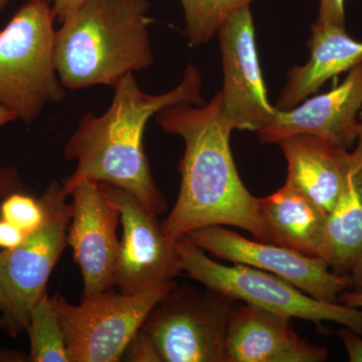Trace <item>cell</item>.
<instances>
[{"instance_id":"cell-1","label":"cell","mask_w":362,"mask_h":362,"mask_svg":"<svg viewBox=\"0 0 362 362\" xmlns=\"http://www.w3.org/2000/svg\"><path fill=\"white\" fill-rule=\"evenodd\" d=\"M156 123L185 142L180 194L162 230L177 240L209 226H230L268 242L258 214V197L245 187L230 149L233 131L221 112L220 92L209 103H178L162 109Z\"/></svg>"},{"instance_id":"cell-2","label":"cell","mask_w":362,"mask_h":362,"mask_svg":"<svg viewBox=\"0 0 362 362\" xmlns=\"http://www.w3.org/2000/svg\"><path fill=\"white\" fill-rule=\"evenodd\" d=\"M113 88L109 108L101 115L86 113L66 141L64 157L77 166L62 183L68 194L83 181L122 188L158 216L165 213L168 204L154 182L145 153V130L150 119L165 107L206 103L201 73L188 66L180 84L160 95L143 92L134 74H128Z\"/></svg>"},{"instance_id":"cell-3","label":"cell","mask_w":362,"mask_h":362,"mask_svg":"<svg viewBox=\"0 0 362 362\" xmlns=\"http://www.w3.org/2000/svg\"><path fill=\"white\" fill-rule=\"evenodd\" d=\"M147 0H84L56 30L54 62L62 84L114 87L154 58Z\"/></svg>"},{"instance_id":"cell-4","label":"cell","mask_w":362,"mask_h":362,"mask_svg":"<svg viewBox=\"0 0 362 362\" xmlns=\"http://www.w3.org/2000/svg\"><path fill=\"white\" fill-rule=\"evenodd\" d=\"M56 21L51 4L26 0L0 32V105L26 125L66 97L54 62Z\"/></svg>"},{"instance_id":"cell-5","label":"cell","mask_w":362,"mask_h":362,"mask_svg":"<svg viewBox=\"0 0 362 362\" xmlns=\"http://www.w3.org/2000/svg\"><path fill=\"white\" fill-rule=\"evenodd\" d=\"M182 272L209 291L230 300L320 325L341 324L362 335V309L337 302L321 301L296 286L268 272L233 264L223 265L209 258L187 237L176 240Z\"/></svg>"},{"instance_id":"cell-6","label":"cell","mask_w":362,"mask_h":362,"mask_svg":"<svg viewBox=\"0 0 362 362\" xmlns=\"http://www.w3.org/2000/svg\"><path fill=\"white\" fill-rule=\"evenodd\" d=\"M62 181H52L40 197L44 207L42 225L28 233L20 246L0 251V279L6 298L0 329L11 337L25 332L30 313L47 294L52 269L68 244L73 206Z\"/></svg>"},{"instance_id":"cell-7","label":"cell","mask_w":362,"mask_h":362,"mask_svg":"<svg viewBox=\"0 0 362 362\" xmlns=\"http://www.w3.org/2000/svg\"><path fill=\"white\" fill-rule=\"evenodd\" d=\"M175 281L142 294L114 291L69 303L59 294L52 297L58 312L71 362H117L156 305L175 287Z\"/></svg>"},{"instance_id":"cell-8","label":"cell","mask_w":362,"mask_h":362,"mask_svg":"<svg viewBox=\"0 0 362 362\" xmlns=\"http://www.w3.org/2000/svg\"><path fill=\"white\" fill-rule=\"evenodd\" d=\"M233 309V302L209 290L175 285L152 309L142 328L162 362H226Z\"/></svg>"},{"instance_id":"cell-9","label":"cell","mask_w":362,"mask_h":362,"mask_svg":"<svg viewBox=\"0 0 362 362\" xmlns=\"http://www.w3.org/2000/svg\"><path fill=\"white\" fill-rule=\"evenodd\" d=\"M185 237L216 258L274 274L321 301L335 303L351 288L350 276L334 273L325 259L274 243L249 240L223 226L197 228Z\"/></svg>"},{"instance_id":"cell-10","label":"cell","mask_w":362,"mask_h":362,"mask_svg":"<svg viewBox=\"0 0 362 362\" xmlns=\"http://www.w3.org/2000/svg\"><path fill=\"white\" fill-rule=\"evenodd\" d=\"M104 185L120 211L123 230L114 285L125 294L137 295L173 282L182 272L176 240L165 235L157 216L137 197Z\"/></svg>"},{"instance_id":"cell-11","label":"cell","mask_w":362,"mask_h":362,"mask_svg":"<svg viewBox=\"0 0 362 362\" xmlns=\"http://www.w3.org/2000/svg\"><path fill=\"white\" fill-rule=\"evenodd\" d=\"M218 35L223 69V115L233 130L259 132L271 123L277 109L267 94L250 7L233 14Z\"/></svg>"},{"instance_id":"cell-12","label":"cell","mask_w":362,"mask_h":362,"mask_svg":"<svg viewBox=\"0 0 362 362\" xmlns=\"http://www.w3.org/2000/svg\"><path fill=\"white\" fill-rule=\"evenodd\" d=\"M73 214L68 244L82 272V298L114 287L120 240L117 228L121 214L104 183L83 181L70 192Z\"/></svg>"},{"instance_id":"cell-13","label":"cell","mask_w":362,"mask_h":362,"mask_svg":"<svg viewBox=\"0 0 362 362\" xmlns=\"http://www.w3.org/2000/svg\"><path fill=\"white\" fill-rule=\"evenodd\" d=\"M362 110V62L347 71L337 88L304 100L293 109L276 111L259 132V142L280 143L294 135L315 136L333 146L349 150L357 141Z\"/></svg>"},{"instance_id":"cell-14","label":"cell","mask_w":362,"mask_h":362,"mask_svg":"<svg viewBox=\"0 0 362 362\" xmlns=\"http://www.w3.org/2000/svg\"><path fill=\"white\" fill-rule=\"evenodd\" d=\"M328 356L329 350L297 334L290 317L251 304L233 307L226 362H322Z\"/></svg>"},{"instance_id":"cell-15","label":"cell","mask_w":362,"mask_h":362,"mask_svg":"<svg viewBox=\"0 0 362 362\" xmlns=\"http://www.w3.org/2000/svg\"><path fill=\"white\" fill-rule=\"evenodd\" d=\"M279 145L287 161L286 185L329 214L341 194L351 153L307 134L286 138Z\"/></svg>"},{"instance_id":"cell-16","label":"cell","mask_w":362,"mask_h":362,"mask_svg":"<svg viewBox=\"0 0 362 362\" xmlns=\"http://www.w3.org/2000/svg\"><path fill=\"white\" fill-rule=\"evenodd\" d=\"M310 59L287 74L276 109L287 111L302 103L330 78L349 71L362 62V42L352 39L346 28L316 21L308 40Z\"/></svg>"},{"instance_id":"cell-17","label":"cell","mask_w":362,"mask_h":362,"mask_svg":"<svg viewBox=\"0 0 362 362\" xmlns=\"http://www.w3.org/2000/svg\"><path fill=\"white\" fill-rule=\"evenodd\" d=\"M257 207L270 243L326 261L327 214L321 207L286 183Z\"/></svg>"},{"instance_id":"cell-18","label":"cell","mask_w":362,"mask_h":362,"mask_svg":"<svg viewBox=\"0 0 362 362\" xmlns=\"http://www.w3.org/2000/svg\"><path fill=\"white\" fill-rule=\"evenodd\" d=\"M326 243L331 270L350 275L362 252V165L354 159L341 194L327 214Z\"/></svg>"},{"instance_id":"cell-19","label":"cell","mask_w":362,"mask_h":362,"mask_svg":"<svg viewBox=\"0 0 362 362\" xmlns=\"http://www.w3.org/2000/svg\"><path fill=\"white\" fill-rule=\"evenodd\" d=\"M25 332L30 337V362H71L58 312L47 294L35 305Z\"/></svg>"},{"instance_id":"cell-20","label":"cell","mask_w":362,"mask_h":362,"mask_svg":"<svg viewBox=\"0 0 362 362\" xmlns=\"http://www.w3.org/2000/svg\"><path fill=\"white\" fill-rule=\"evenodd\" d=\"M254 0H180L185 35L192 47L206 45L226 21Z\"/></svg>"},{"instance_id":"cell-21","label":"cell","mask_w":362,"mask_h":362,"mask_svg":"<svg viewBox=\"0 0 362 362\" xmlns=\"http://www.w3.org/2000/svg\"><path fill=\"white\" fill-rule=\"evenodd\" d=\"M44 207L40 199L16 192L4 197L0 206V218H4L28 233L37 230L44 221Z\"/></svg>"},{"instance_id":"cell-22","label":"cell","mask_w":362,"mask_h":362,"mask_svg":"<svg viewBox=\"0 0 362 362\" xmlns=\"http://www.w3.org/2000/svg\"><path fill=\"white\" fill-rule=\"evenodd\" d=\"M121 361L130 362H162L156 344L142 326L128 343Z\"/></svg>"},{"instance_id":"cell-23","label":"cell","mask_w":362,"mask_h":362,"mask_svg":"<svg viewBox=\"0 0 362 362\" xmlns=\"http://www.w3.org/2000/svg\"><path fill=\"white\" fill-rule=\"evenodd\" d=\"M345 0H320L318 21L327 25L346 26Z\"/></svg>"},{"instance_id":"cell-24","label":"cell","mask_w":362,"mask_h":362,"mask_svg":"<svg viewBox=\"0 0 362 362\" xmlns=\"http://www.w3.org/2000/svg\"><path fill=\"white\" fill-rule=\"evenodd\" d=\"M28 233L23 232L13 223H9L4 218H0V249L13 250L20 246L25 240Z\"/></svg>"},{"instance_id":"cell-25","label":"cell","mask_w":362,"mask_h":362,"mask_svg":"<svg viewBox=\"0 0 362 362\" xmlns=\"http://www.w3.org/2000/svg\"><path fill=\"white\" fill-rule=\"evenodd\" d=\"M23 182L18 168L0 164V199L13 192H20Z\"/></svg>"},{"instance_id":"cell-26","label":"cell","mask_w":362,"mask_h":362,"mask_svg":"<svg viewBox=\"0 0 362 362\" xmlns=\"http://www.w3.org/2000/svg\"><path fill=\"white\" fill-rule=\"evenodd\" d=\"M339 337L346 349L349 361L362 362V337L349 328L340 330Z\"/></svg>"},{"instance_id":"cell-27","label":"cell","mask_w":362,"mask_h":362,"mask_svg":"<svg viewBox=\"0 0 362 362\" xmlns=\"http://www.w3.org/2000/svg\"><path fill=\"white\" fill-rule=\"evenodd\" d=\"M33 1H42L51 4L52 11L56 14L57 21L61 23L69 14L73 13L84 0H33Z\"/></svg>"},{"instance_id":"cell-28","label":"cell","mask_w":362,"mask_h":362,"mask_svg":"<svg viewBox=\"0 0 362 362\" xmlns=\"http://www.w3.org/2000/svg\"><path fill=\"white\" fill-rule=\"evenodd\" d=\"M349 276L354 291L362 293V252Z\"/></svg>"},{"instance_id":"cell-29","label":"cell","mask_w":362,"mask_h":362,"mask_svg":"<svg viewBox=\"0 0 362 362\" xmlns=\"http://www.w3.org/2000/svg\"><path fill=\"white\" fill-rule=\"evenodd\" d=\"M342 304L362 309V293L356 291H344L340 294L339 299Z\"/></svg>"},{"instance_id":"cell-30","label":"cell","mask_w":362,"mask_h":362,"mask_svg":"<svg viewBox=\"0 0 362 362\" xmlns=\"http://www.w3.org/2000/svg\"><path fill=\"white\" fill-rule=\"evenodd\" d=\"M351 153L352 159L357 164L362 165V110L359 114V132L358 137H357L356 148L354 149Z\"/></svg>"},{"instance_id":"cell-31","label":"cell","mask_w":362,"mask_h":362,"mask_svg":"<svg viewBox=\"0 0 362 362\" xmlns=\"http://www.w3.org/2000/svg\"><path fill=\"white\" fill-rule=\"evenodd\" d=\"M16 116L11 111L7 110L6 107L0 105V128L4 127L6 124L16 121Z\"/></svg>"},{"instance_id":"cell-32","label":"cell","mask_w":362,"mask_h":362,"mask_svg":"<svg viewBox=\"0 0 362 362\" xmlns=\"http://www.w3.org/2000/svg\"><path fill=\"white\" fill-rule=\"evenodd\" d=\"M6 298L4 295V287H2L1 279H0V312L6 309Z\"/></svg>"},{"instance_id":"cell-33","label":"cell","mask_w":362,"mask_h":362,"mask_svg":"<svg viewBox=\"0 0 362 362\" xmlns=\"http://www.w3.org/2000/svg\"><path fill=\"white\" fill-rule=\"evenodd\" d=\"M9 1H11V0H0V14L4 11V8H6L7 4H9Z\"/></svg>"}]
</instances>
